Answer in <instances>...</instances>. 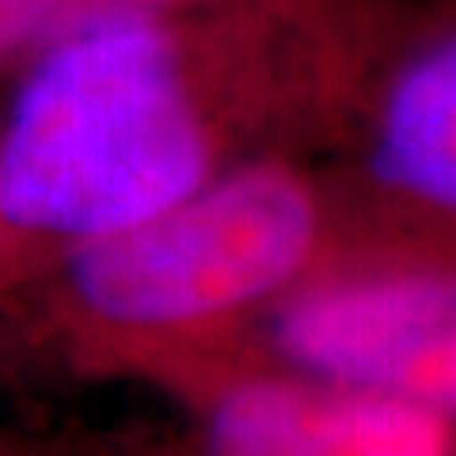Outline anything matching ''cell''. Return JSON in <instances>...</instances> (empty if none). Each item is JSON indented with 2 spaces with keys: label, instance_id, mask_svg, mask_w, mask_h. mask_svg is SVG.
I'll list each match as a JSON object with an SVG mask.
<instances>
[{
  "label": "cell",
  "instance_id": "cell-1",
  "mask_svg": "<svg viewBox=\"0 0 456 456\" xmlns=\"http://www.w3.org/2000/svg\"><path fill=\"white\" fill-rule=\"evenodd\" d=\"M206 175L202 118L145 8L69 27L0 134V217L77 244L167 209Z\"/></svg>",
  "mask_w": 456,
  "mask_h": 456
},
{
  "label": "cell",
  "instance_id": "cell-2",
  "mask_svg": "<svg viewBox=\"0 0 456 456\" xmlns=\"http://www.w3.org/2000/svg\"><path fill=\"white\" fill-rule=\"evenodd\" d=\"M320 206L293 171L248 167L152 217L80 240L73 289L122 327H179L285 289L312 259Z\"/></svg>",
  "mask_w": 456,
  "mask_h": 456
},
{
  "label": "cell",
  "instance_id": "cell-3",
  "mask_svg": "<svg viewBox=\"0 0 456 456\" xmlns=\"http://www.w3.org/2000/svg\"><path fill=\"white\" fill-rule=\"evenodd\" d=\"M305 377L456 419V274H373L297 293L274 323Z\"/></svg>",
  "mask_w": 456,
  "mask_h": 456
},
{
  "label": "cell",
  "instance_id": "cell-4",
  "mask_svg": "<svg viewBox=\"0 0 456 456\" xmlns=\"http://www.w3.org/2000/svg\"><path fill=\"white\" fill-rule=\"evenodd\" d=\"M206 456H456V434L445 415L301 373L221 395Z\"/></svg>",
  "mask_w": 456,
  "mask_h": 456
},
{
  "label": "cell",
  "instance_id": "cell-5",
  "mask_svg": "<svg viewBox=\"0 0 456 456\" xmlns=\"http://www.w3.org/2000/svg\"><path fill=\"white\" fill-rule=\"evenodd\" d=\"M373 171L419 202L456 213V35L430 42L384 95Z\"/></svg>",
  "mask_w": 456,
  "mask_h": 456
},
{
  "label": "cell",
  "instance_id": "cell-6",
  "mask_svg": "<svg viewBox=\"0 0 456 456\" xmlns=\"http://www.w3.org/2000/svg\"><path fill=\"white\" fill-rule=\"evenodd\" d=\"M122 8H145L141 0H0V50L23 46L46 31H69L84 20Z\"/></svg>",
  "mask_w": 456,
  "mask_h": 456
}]
</instances>
